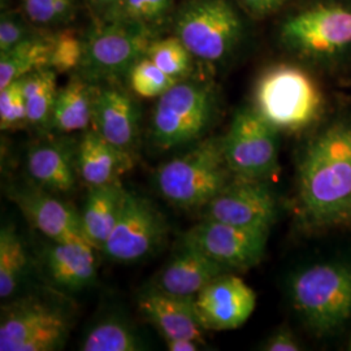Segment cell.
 <instances>
[{"instance_id":"6da1fadb","label":"cell","mask_w":351,"mask_h":351,"mask_svg":"<svg viewBox=\"0 0 351 351\" xmlns=\"http://www.w3.org/2000/svg\"><path fill=\"white\" fill-rule=\"evenodd\" d=\"M302 215L317 228L351 226V124L315 137L298 167Z\"/></svg>"},{"instance_id":"ba28073f","label":"cell","mask_w":351,"mask_h":351,"mask_svg":"<svg viewBox=\"0 0 351 351\" xmlns=\"http://www.w3.org/2000/svg\"><path fill=\"white\" fill-rule=\"evenodd\" d=\"M151 42L150 26L108 19L84 42L82 77L91 82L129 75L146 56Z\"/></svg>"},{"instance_id":"277c9868","label":"cell","mask_w":351,"mask_h":351,"mask_svg":"<svg viewBox=\"0 0 351 351\" xmlns=\"http://www.w3.org/2000/svg\"><path fill=\"white\" fill-rule=\"evenodd\" d=\"M322 107L320 90L301 68L274 66L258 81L255 110L277 130L300 132L314 123Z\"/></svg>"},{"instance_id":"9a60e30c","label":"cell","mask_w":351,"mask_h":351,"mask_svg":"<svg viewBox=\"0 0 351 351\" xmlns=\"http://www.w3.org/2000/svg\"><path fill=\"white\" fill-rule=\"evenodd\" d=\"M138 308L163 339L181 337L204 343V328L195 307V297H178L151 287L139 297Z\"/></svg>"},{"instance_id":"7402d4cb","label":"cell","mask_w":351,"mask_h":351,"mask_svg":"<svg viewBox=\"0 0 351 351\" xmlns=\"http://www.w3.org/2000/svg\"><path fill=\"white\" fill-rule=\"evenodd\" d=\"M125 194L120 181L88 188L80 215L84 234L95 250H103L120 216Z\"/></svg>"},{"instance_id":"4dcf8cb0","label":"cell","mask_w":351,"mask_h":351,"mask_svg":"<svg viewBox=\"0 0 351 351\" xmlns=\"http://www.w3.org/2000/svg\"><path fill=\"white\" fill-rule=\"evenodd\" d=\"M85 45L73 32H62L52 38L50 68L56 73H68L81 66Z\"/></svg>"},{"instance_id":"3957f363","label":"cell","mask_w":351,"mask_h":351,"mask_svg":"<svg viewBox=\"0 0 351 351\" xmlns=\"http://www.w3.org/2000/svg\"><path fill=\"white\" fill-rule=\"evenodd\" d=\"M290 300L303 323L316 335H329L351 317V267L315 264L290 281Z\"/></svg>"},{"instance_id":"44dd1931","label":"cell","mask_w":351,"mask_h":351,"mask_svg":"<svg viewBox=\"0 0 351 351\" xmlns=\"http://www.w3.org/2000/svg\"><path fill=\"white\" fill-rule=\"evenodd\" d=\"M77 152L64 143H43L27 154V172L42 189L69 193L77 180Z\"/></svg>"},{"instance_id":"52a82bcc","label":"cell","mask_w":351,"mask_h":351,"mask_svg":"<svg viewBox=\"0 0 351 351\" xmlns=\"http://www.w3.org/2000/svg\"><path fill=\"white\" fill-rule=\"evenodd\" d=\"M176 36L203 62H220L239 43L242 24L228 0H189L177 13Z\"/></svg>"},{"instance_id":"9c48e42d","label":"cell","mask_w":351,"mask_h":351,"mask_svg":"<svg viewBox=\"0 0 351 351\" xmlns=\"http://www.w3.org/2000/svg\"><path fill=\"white\" fill-rule=\"evenodd\" d=\"M223 150L234 177L265 181L280 168L278 130L255 108H243L234 116Z\"/></svg>"},{"instance_id":"e0dca14e","label":"cell","mask_w":351,"mask_h":351,"mask_svg":"<svg viewBox=\"0 0 351 351\" xmlns=\"http://www.w3.org/2000/svg\"><path fill=\"white\" fill-rule=\"evenodd\" d=\"M12 199L27 220L51 241L86 239L81 215L50 193L37 189H21L14 190Z\"/></svg>"},{"instance_id":"f1b7e54d","label":"cell","mask_w":351,"mask_h":351,"mask_svg":"<svg viewBox=\"0 0 351 351\" xmlns=\"http://www.w3.org/2000/svg\"><path fill=\"white\" fill-rule=\"evenodd\" d=\"M173 0H117L108 8V19L150 26L169 14Z\"/></svg>"},{"instance_id":"d6986e66","label":"cell","mask_w":351,"mask_h":351,"mask_svg":"<svg viewBox=\"0 0 351 351\" xmlns=\"http://www.w3.org/2000/svg\"><path fill=\"white\" fill-rule=\"evenodd\" d=\"M94 251L86 239L52 241L45 252V269L51 284L65 291L88 288L97 276Z\"/></svg>"},{"instance_id":"74e56055","label":"cell","mask_w":351,"mask_h":351,"mask_svg":"<svg viewBox=\"0 0 351 351\" xmlns=\"http://www.w3.org/2000/svg\"><path fill=\"white\" fill-rule=\"evenodd\" d=\"M94 1H95L97 4L101 5V7H107V10H108L117 0H94Z\"/></svg>"},{"instance_id":"d6a6232c","label":"cell","mask_w":351,"mask_h":351,"mask_svg":"<svg viewBox=\"0 0 351 351\" xmlns=\"http://www.w3.org/2000/svg\"><path fill=\"white\" fill-rule=\"evenodd\" d=\"M26 16L38 25L63 23L75 11V0H23Z\"/></svg>"},{"instance_id":"f35d334b","label":"cell","mask_w":351,"mask_h":351,"mask_svg":"<svg viewBox=\"0 0 351 351\" xmlns=\"http://www.w3.org/2000/svg\"><path fill=\"white\" fill-rule=\"evenodd\" d=\"M349 350H351V339L350 341H349Z\"/></svg>"},{"instance_id":"603a6c76","label":"cell","mask_w":351,"mask_h":351,"mask_svg":"<svg viewBox=\"0 0 351 351\" xmlns=\"http://www.w3.org/2000/svg\"><path fill=\"white\" fill-rule=\"evenodd\" d=\"M97 93L98 88L85 77H72L68 85L58 91L51 128L64 134L88 130V125L93 124Z\"/></svg>"},{"instance_id":"ffe728a7","label":"cell","mask_w":351,"mask_h":351,"mask_svg":"<svg viewBox=\"0 0 351 351\" xmlns=\"http://www.w3.org/2000/svg\"><path fill=\"white\" fill-rule=\"evenodd\" d=\"M75 152L78 175L88 188L116 182L132 168V154L113 146L94 129L85 130Z\"/></svg>"},{"instance_id":"f546056e","label":"cell","mask_w":351,"mask_h":351,"mask_svg":"<svg viewBox=\"0 0 351 351\" xmlns=\"http://www.w3.org/2000/svg\"><path fill=\"white\" fill-rule=\"evenodd\" d=\"M128 75L133 91L142 98H159L178 82V80L164 73L147 56L142 58Z\"/></svg>"},{"instance_id":"4fadbf2b","label":"cell","mask_w":351,"mask_h":351,"mask_svg":"<svg viewBox=\"0 0 351 351\" xmlns=\"http://www.w3.org/2000/svg\"><path fill=\"white\" fill-rule=\"evenodd\" d=\"M268 232L203 220L184 236L228 272L246 271L261 263Z\"/></svg>"},{"instance_id":"484cf974","label":"cell","mask_w":351,"mask_h":351,"mask_svg":"<svg viewBox=\"0 0 351 351\" xmlns=\"http://www.w3.org/2000/svg\"><path fill=\"white\" fill-rule=\"evenodd\" d=\"M27 254L14 226L1 228L0 232V297H12L20 288L27 271Z\"/></svg>"},{"instance_id":"e575fe53","label":"cell","mask_w":351,"mask_h":351,"mask_svg":"<svg viewBox=\"0 0 351 351\" xmlns=\"http://www.w3.org/2000/svg\"><path fill=\"white\" fill-rule=\"evenodd\" d=\"M267 351H298L302 350L300 341L288 329H280L265 341L262 348Z\"/></svg>"},{"instance_id":"5bb4252c","label":"cell","mask_w":351,"mask_h":351,"mask_svg":"<svg viewBox=\"0 0 351 351\" xmlns=\"http://www.w3.org/2000/svg\"><path fill=\"white\" fill-rule=\"evenodd\" d=\"M195 307L206 330H233L249 320L256 294L241 277L226 272L195 295Z\"/></svg>"},{"instance_id":"1f68e13d","label":"cell","mask_w":351,"mask_h":351,"mask_svg":"<svg viewBox=\"0 0 351 351\" xmlns=\"http://www.w3.org/2000/svg\"><path fill=\"white\" fill-rule=\"evenodd\" d=\"M27 121L23 78L0 88V126L10 129Z\"/></svg>"},{"instance_id":"d4e9b609","label":"cell","mask_w":351,"mask_h":351,"mask_svg":"<svg viewBox=\"0 0 351 351\" xmlns=\"http://www.w3.org/2000/svg\"><path fill=\"white\" fill-rule=\"evenodd\" d=\"M23 88L27 111V123L33 125L50 124L56 90V72L47 66L23 77Z\"/></svg>"},{"instance_id":"cb8c5ba5","label":"cell","mask_w":351,"mask_h":351,"mask_svg":"<svg viewBox=\"0 0 351 351\" xmlns=\"http://www.w3.org/2000/svg\"><path fill=\"white\" fill-rule=\"evenodd\" d=\"M52 38L32 36L0 56V88L13 81L50 66Z\"/></svg>"},{"instance_id":"2e32d148","label":"cell","mask_w":351,"mask_h":351,"mask_svg":"<svg viewBox=\"0 0 351 351\" xmlns=\"http://www.w3.org/2000/svg\"><path fill=\"white\" fill-rule=\"evenodd\" d=\"M226 272L224 267L182 239L180 249L156 276L152 287L172 295L195 297L213 278Z\"/></svg>"},{"instance_id":"8d00e7d4","label":"cell","mask_w":351,"mask_h":351,"mask_svg":"<svg viewBox=\"0 0 351 351\" xmlns=\"http://www.w3.org/2000/svg\"><path fill=\"white\" fill-rule=\"evenodd\" d=\"M165 346L169 351H197L201 349L202 342L195 339H181V337H171L163 339Z\"/></svg>"},{"instance_id":"7a4b0ae2","label":"cell","mask_w":351,"mask_h":351,"mask_svg":"<svg viewBox=\"0 0 351 351\" xmlns=\"http://www.w3.org/2000/svg\"><path fill=\"white\" fill-rule=\"evenodd\" d=\"M234 176L223 150V138L198 142L193 149L164 163L156 172L159 193L180 208H204Z\"/></svg>"},{"instance_id":"30bf717a","label":"cell","mask_w":351,"mask_h":351,"mask_svg":"<svg viewBox=\"0 0 351 351\" xmlns=\"http://www.w3.org/2000/svg\"><path fill=\"white\" fill-rule=\"evenodd\" d=\"M167 233V220L155 204L126 191L120 216L101 252L114 262H138L162 246Z\"/></svg>"},{"instance_id":"ac0fdd59","label":"cell","mask_w":351,"mask_h":351,"mask_svg":"<svg viewBox=\"0 0 351 351\" xmlns=\"http://www.w3.org/2000/svg\"><path fill=\"white\" fill-rule=\"evenodd\" d=\"M139 110L125 91L117 88H98L93 129L120 150L132 154L138 136Z\"/></svg>"},{"instance_id":"4316f807","label":"cell","mask_w":351,"mask_h":351,"mask_svg":"<svg viewBox=\"0 0 351 351\" xmlns=\"http://www.w3.org/2000/svg\"><path fill=\"white\" fill-rule=\"evenodd\" d=\"M82 351H139L145 343L136 330L119 319L101 320L88 330L81 343Z\"/></svg>"},{"instance_id":"836d02e7","label":"cell","mask_w":351,"mask_h":351,"mask_svg":"<svg viewBox=\"0 0 351 351\" xmlns=\"http://www.w3.org/2000/svg\"><path fill=\"white\" fill-rule=\"evenodd\" d=\"M34 36L23 21L12 14H3L0 20V52L11 50L26 38Z\"/></svg>"},{"instance_id":"8fae6325","label":"cell","mask_w":351,"mask_h":351,"mask_svg":"<svg viewBox=\"0 0 351 351\" xmlns=\"http://www.w3.org/2000/svg\"><path fill=\"white\" fill-rule=\"evenodd\" d=\"M282 38L290 47L307 56L323 58L351 46V8L320 4L289 19Z\"/></svg>"},{"instance_id":"7c38bea8","label":"cell","mask_w":351,"mask_h":351,"mask_svg":"<svg viewBox=\"0 0 351 351\" xmlns=\"http://www.w3.org/2000/svg\"><path fill=\"white\" fill-rule=\"evenodd\" d=\"M204 220L271 232L276 198L263 180L233 177L204 208Z\"/></svg>"},{"instance_id":"5b68a950","label":"cell","mask_w":351,"mask_h":351,"mask_svg":"<svg viewBox=\"0 0 351 351\" xmlns=\"http://www.w3.org/2000/svg\"><path fill=\"white\" fill-rule=\"evenodd\" d=\"M216 95L211 85L178 81L159 97L152 114V141L160 150L197 142L213 119Z\"/></svg>"},{"instance_id":"83f0119b","label":"cell","mask_w":351,"mask_h":351,"mask_svg":"<svg viewBox=\"0 0 351 351\" xmlns=\"http://www.w3.org/2000/svg\"><path fill=\"white\" fill-rule=\"evenodd\" d=\"M146 56L156 64L164 73L181 81L188 75L191 65V53L181 39L177 37L152 40Z\"/></svg>"},{"instance_id":"8992f818","label":"cell","mask_w":351,"mask_h":351,"mask_svg":"<svg viewBox=\"0 0 351 351\" xmlns=\"http://www.w3.org/2000/svg\"><path fill=\"white\" fill-rule=\"evenodd\" d=\"M72 316L53 301L24 297L1 308L0 350L55 351L63 349Z\"/></svg>"},{"instance_id":"d590c367","label":"cell","mask_w":351,"mask_h":351,"mask_svg":"<svg viewBox=\"0 0 351 351\" xmlns=\"http://www.w3.org/2000/svg\"><path fill=\"white\" fill-rule=\"evenodd\" d=\"M239 4L254 16H265L281 8L288 0H237Z\"/></svg>"}]
</instances>
